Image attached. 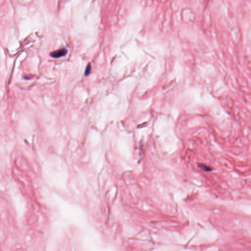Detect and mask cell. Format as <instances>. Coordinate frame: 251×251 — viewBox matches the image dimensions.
Instances as JSON below:
<instances>
[{"instance_id":"6da1fadb","label":"cell","mask_w":251,"mask_h":251,"mask_svg":"<svg viewBox=\"0 0 251 251\" xmlns=\"http://www.w3.org/2000/svg\"><path fill=\"white\" fill-rule=\"evenodd\" d=\"M67 52V50L66 49H61L59 50H56L55 51L51 52L50 55L53 58L58 59L60 58L62 56L66 55Z\"/></svg>"},{"instance_id":"7a4b0ae2","label":"cell","mask_w":251,"mask_h":251,"mask_svg":"<svg viewBox=\"0 0 251 251\" xmlns=\"http://www.w3.org/2000/svg\"><path fill=\"white\" fill-rule=\"evenodd\" d=\"M199 167L204 170V171H206V172H210L212 171V168L210 167L209 166H206V165L204 164H199Z\"/></svg>"},{"instance_id":"3957f363","label":"cell","mask_w":251,"mask_h":251,"mask_svg":"<svg viewBox=\"0 0 251 251\" xmlns=\"http://www.w3.org/2000/svg\"><path fill=\"white\" fill-rule=\"evenodd\" d=\"M91 65H90V64H88V65L87 66V67H86V69H85V76H88V75L90 73V71H91Z\"/></svg>"}]
</instances>
